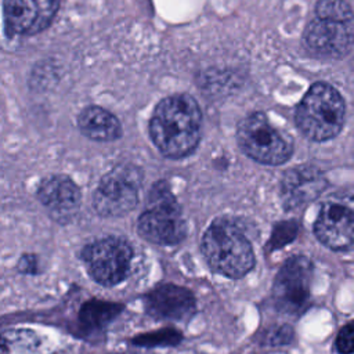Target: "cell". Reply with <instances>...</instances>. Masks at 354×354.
<instances>
[{
  "mask_svg": "<svg viewBox=\"0 0 354 354\" xmlns=\"http://www.w3.org/2000/svg\"><path fill=\"white\" fill-rule=\"evenodd\" d=\"M314 234L332 250H354V195L329 198L319 209Z\"/></svg>",
  "mask_w": 354,
  "mask_h": 354,
  "instance_id": "8",
  "label": "cell"
},
{
  "mask_svg": "<svg viewBox=\"0 0 354 354\" xmlns=\"http://www.w3.org/2000/svg\"><path fill=\"white\" fill-rule=\"evenodd\" d=\"M293 330L289 325H282L281 328L275 329L271 335H268V343L271 344H286L292 340Z\"/></svg>",
  "mask_w": 354,
  "mask_h": 354,
  "instance_id": "20",
  "label": "cell"
},
{
  "mask_svg": "<svg viewBox=\"0 0 354 354\" xmlns=\"http://www.w3.org/2000/svg\"><path fill=\"white\" fill-rule=\"evenodd\" d=\"M313 264L304 256L288 259L279 268L274 286L272 299L275 307L288 314L300 313L310 297Z\"/></svg>",
  "mask_w": 354,
  "mask_h": 354,
  "instance_id": "9",
  "label": "cell"
},
{
  "mask_svg": "<svg viewBox=\"0 0 354 354\" xmlns=\"http://www.w3.org/2000/svg\"><path fill=\"white\" fill-rule=\"evenodd\" d=\"M346 106L342 95L328 83L313 84L299 102L295 120L299 130L313 141L336 137L344 123Z\"/></svg>",
  "mask_w": 354,
  "mask_h": 354,
  "instance_id": "3",
  "label": "cell"
},
{
  "mask_svg": "<svg viewBox=\"0 0 354 354\" xmlns=\"http://www.w3.org/2000/svg\"><path fill=\"white\" fill-rule=\"evenodd\" d=\"M181 340V333L177 330H160L156 333H149V335H144L140 336L134 340L136 344H141V346H173L176 343H178Z\"/></svg>",
  "mask_w": 354,
  "mask_h": 354,
  "instance_id": "18",
  "label": "cell"
},
{
  "mask_svg": "<svg viewBox=\"0 0 354 354\" xmlns=\"http://www.w3.org/2000/svg\"><path fill=\"white\" fill-rule=\"evenodd\" d=\"M61 0H4V21L12 35H36L54 19Z\"/></svg>",
  "mask_w": 354,
  "mask_h": 354,
  "instance_id": "10",
  "label": "cell"
},
{
  "mask_svg": "<svg viewBox=\"0 0 354 354\" xmlns=\"http://www.w3.org/2000/svg\"><path fill=\"white\" fill-rule=\"evenodd\" d=\"M201 252L209 267L227 278H242L254 266L249 239L241 227L225 218L209 225L201 241Z\"/></svg>",
  "mask_w": 354,
  "mask_h": 354,
  "instance_id": "2",
  "label": "cell"
},
{
  "mask_svg": "<svg viewBox=\"0 0 354 354\" xmlns=\"http://www.w3.org/2000/svg\"><path fill=\"white\" fill-rule=\"evenodd\" d=\"M303 40L311 53L337 58L348 53L354 35L346 22L317 18L304 29Z\"/></svg>",
  "mask_w": 354,
  "mask_h": 354,
  "instance_id": "12",
  "label": "cell"
},
{
  "mask_svg": "<svg viewBox=\"0 0 354 354\" xmlns=\"http://www.w3.org/2000/svg\"><path fill=\"white\" fill-rule=\"evenodd\" d=\"M236 138L249 158L264 165H282L293 152L290 137L275 129L263 112H253L243 118L238 124Z\"/></svg>",
  "mask_w": 354,
  "mask_h": 354,
  "instance_id": "5",
  "label": "cell"
},
{
  "mask_svg": "<svg viewBox=\"0 0 354 354\" xmlns=\"http://www.w3.org/2000/svg\"><path fill=\"white\" fill-rule=\"evenodd\" d=\"M315 12L317 18L336 22L348 24L353 18L351 7L346 0H318Z\"/></svg>",
  "mask_w": 354,
  "mask_h": 354,
  "instance_id": "17",
  "label": "cell"
},
{
  "mask_svg": "<svg viewBox=\"0 0 354 354\" xmlns=\"http://www.w3.org/2000/svg\"><path fill=\"white\" fill-rule=\"evenodd\" d=\"M142 173L136 166L119 165L106 173L93 198L94 209L104 217L124 216L138 202V188Z\"/></svg>",
  "mask_w": 354,
  "mask_h": 354,
  "instance_id": "6",
  "label": "cell"
},
{
  "mask_svg": "<svg viewBox=\"0 0 354 354\" xmlns=\"http://www.w3.org/2000/svg\"><path fill=\"white\" fill-rule=\"evenodd\" d=\"M145 310L160 319H187L195 310L194 295L181 286L160 285L145 297Z\"/></svg>",
  "mask_w": 354,
  "mask_h": 354,
  "instance_id": "14",
  "label": "cell"
},
{
  "mask_svg": "<svg viewBox=\"0 0 354 354\" xmlns=\"http://www.w3.org/2000/svg\"><path fill=\"white\" fill-rule=\"evenodd\" d=\"M336 351L339 354L354 353V321L347 322L337 333L335 342Z\"/></svg>",
  "mask_w": 354,
  "mask_h": 354,
  "instance_id": "19",
  "label": "cell"
},
{
  "mask_svg": "<svg viewBox=\"0 0 354 354\" xmlns=\"http://www.w3.org/2000/svg\"><path fill=\"white\" fill-rule=\"evenodd\" d=\"M122 308L123 306L118 303L93 300L84 303L79 313V318L86 328H102L111 319H113L122 311Z\"/></svg>",
  "mask_w": 354,
  "mask_h": 354,
  "instance_id": "16",
  "label": "cell"
},
{
  "mask_svg": "<svg viewBox=\"0 0 354 354\" xmlns=\"http://www.w3.org/2000/svg\"><path fill=\"white\" fill-rule=\"evenodd\" d=\"M37 196L53 218L59 223L71 221L80 206V191L77 185L62 174L44 178L39 185Z\"/></svg>",
  "mask_w": 354,
  "mask_h": 354,
  "instance_id": "13",
  "label": "cell"
},
{
  "mask_svg": "<svg viewBox=\"0 0 354 354\" xmlns=\"http://www.w3.org/2000/svg\"><path fill=\"white\" fill-rule=\"evenodd\" d=\"M77 126L86 137L94 141H115L122 136L118 118L97 105H90L79 113Z\"/></svg>",
  "mask_w": 354,
  "mask_h": 354,
  "instance_id": "15",
  "label": "cell"
},
{
  "mask_svg": "<svg viewBox=\"0 0 354 354\" xmlns=\"http://www.w3.org/2000/svg\"><path fill=\"white\" fill-rule=\"evenodd\" d=\"M82 260L95 282L112 286L129 275L133 250L124 239L106 236L86 245L82 250Z\"/></svg>",
  "mask_w": 354,
  "mask_h": 354,
  "instance_id": "7",
  "label": "cell"
},
{
  "mask_svg": "<svg viewBox=\"0 0 354 354\" xmlns=\"http://www.w3.org/2000/svg\"><path fill=\"white\" fill-rule=\"evenodd\" d=\"M328 187L324 173L311 165L289 169L281 181V199L285 209H296L315 201Z\"/></svg>",
  "mask_w": 354,
  "mask_h": 354,
  "instance_id": "11",
  "label": "cell"
},
{
  "mask_svg": "<svg viewBox=\"0 0 354 354\" xmlns=\"http://www.w3.org/2000/svg\"><path fill=\"white\" fill-rule=\"evenodd\" d=\"M202 113L189 94H173L163 98L149 120V136L162 155L180 159L199 144Z\"/></svg>",
  "mask_w": 354,
  "mask_h": 354,
  "instance_id": "1",
  "label": "cell"
},
{
  "mask_svg": "<svg viewBox=\"0 0 354 354\" xmlns=\"http://www.w3.org/2000/svg\"><path fill=\"white\" fill-rule=\"evenodd\" d=\"M137 231L144 239L163 246L176 245L185 238L187 224L166 181H159L151 188L147 209L137 221Z\"/></svg>",
  "mask_w": 354,
  "mask_h": 354,
  "instance_id": "4",
  "label": "cell"
}]
</instances>
